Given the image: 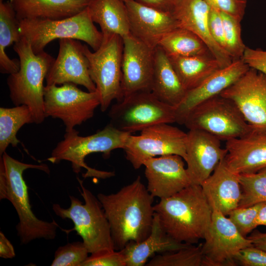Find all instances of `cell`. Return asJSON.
Segmentation results:
<instances>
[{
    "label": "cell",
    "mask_w": 266,
    "mask_h": 266,
    "mask_svg": "<svg viewBox=\"0 0 266 266\" xmlns=\"http://www.w3.org/2000/svg\"><path fill=\"white\" fill-rule=\"evenodd\" d=\"M100 46L94 52L83 45L90 76L96 85L100 110L105 111L113 100L123 99L121 88L123 38L116 34H103Z\"/></svg>",
    "instance_id": "cell-8"
},
{
    "label": "cell",
    "mask_w": 266,
    "mask_h": 266,
    "mask_svg": "<svg viewBox=\"0 0 266 266\" xmlns=\"http://www.w3.org/2000/svg\"><path fill=\"white\" fill-rule=\"evenodd\" d=\"M13 48L19 58L20 68L7 78L10 100L15 106H28L34 123L40 124L45 118L43 82L55 59L44 51L35 54L23 37Z\"/></svg>",
    "instance_id": "cell-4"
},
{
    "label": "cell",
    "mask_w": 266,
    "mask_h": 266,
    "mask_svg": "<svg viewBox=\"0 0 266 266\" xmlns=\"http://www.w3.org/2000/svg\"><path fill=\"white\" fill-rule=\"evenodd\" d=\"M249 68L241 59L233 60L230 65L217 69L197 87L187 91L183 101L175 108L176 123L183 125L192 109L202 102L220 95Z\"/></svg>",
    "instance_id": "cell-20"
},
{
    "label": "cell",
    "mask_w": 266,
    "mask_h": 266,
    "mask_svg": "<svg viewBox=\"0 0 266 266\" xmlns=\"http://www.w3.org/2000/svg\"><path fill=\"white\" fill-rule=\"evenodd\" d=\"M201 186L212 209L216 208L228 216L238 206L242 195L239 174L228 167L224 159Z\"/></svg>",
    "instance_id": "cell-23"
},
{
    "label": "cell",
    "mask_w": 266,
    "mask_h": 266,
    "mask_svg": "<svg viewBox=\"0 0 266 266\" xmlns=\"http://www.w3.org/2000/svg\"><path fill=\"white\" fill-rule=\"evenodd\" d=\"M184 161L179 155H168L144 162L147 189L153 197L166 199L192 184Z\"/></svg>",
    "instance_id": "cell-16"
},
{
    "label": "cell",
    "mask_w": 266,
    "mask_h": 266,
    "mask_svg": "<svg viewBox=\"0 0 266 266\" xmlns=\"http://www.w3.org/2000/svg\"><path fill=\"white\" fill-rule=\"evenodd\" d=\"M129 134L109 124L101 130L86 136L79 135V132L74 129L66 132L64 139L57 144L47 160L53 164L62 160L70 162L73 171L76 174L84 168L86 169L83 174L84 178H109L114 176V172L93 168L86 164L85 159L94 153H102L105 158H109L113 150L123 148Z\"/></svg>",
    "instance_id": "cell-5"
},
{
    "label": "cell",
    "mask_w": 266,
    "mask_h": 266,
    "mask_svg": "<svg viewBox=\"0 0 266 266\" xmlns=\"http://www.w3.org/2000/svg\"><path fill=\"white\" fill-rule=\"evenodd\" d=\"M209 28L214 40L225 51L224 26L221 12L211 7L209 15Z\"/></svg>",
    "instance_id": "cell-41"
},
{
    "label": "cell",
    "mask_w": 266,
    "mask_h": 266,
    "mask_svg": "<svg viewBox=\"0 0 266 266\" xmlns=\"http://www.w3.org/2000/svg\"><path fill=\"white\" fill-rule=\"evenodd\" d=\"M146 6L161 11L172 14L181 0H135Z\"/></svg>",
    "instance_id": "cell-42"
},
{
    "label": "cell",
    "mask_w": 266,
    "mask_h": 266,
    "mask_svg": "<svg viewBox=\"0 0 266 266\" xmlns=\"http://www.w3.org/2000/svg\"><path fill=\"white\" fill-rule=\"evenodd\" d=\"M247 238L250 240L253 246L266 251V233H263L256 230Z\"/></svg>",
    "instance_id": "cell-44"
},
{
    "label": "cell",
    "mask_w": 266,
    "mask_h": 266,
    "mask_svg": "<svg viewBox=\"0 0 266 266\" xmlns=\"http://www.w3.org/2000/svg\"><path fill=\"white\" fill-rule=\"evenodd\" d=\"M220 12L224 26L225 50L233 60L241 59L246 47L241 38V21Z\"/></svg>",
    "instance_id": "cell-34"
},
{
    "label": "cell",
    "mask_w": 266,
    "mask_h": 266,
    "mask_svg": "<svg viewBox=\"0 0 266 266\" xmlns=\"http://www.w3.org/2000/svg\"><path fill=\"white\" fill-rule=\"evenodd\" d=\"M124 1L127 9L131 34L153 49L158 46L166 33L179 27L171 13L159 11L135 0Z\"/></svg>",
    "instance_id": "cell-19"
},
{
    "label": "cell",
    "mask_w": 266,
    "mask_h": 266,
    "mask_svg": "<svg viewBox=\"0 0 266 266\" xmlns=\"http://www.w3.org/2000/svg\"><path fill=\"white\" fill-rule=\"evenodd\" d=\"M151 92L162 101L175 108L181 103L187 92L168 56L159 46L154 50Z\"/></svg>",
    "instance_id": "cell-26"
},
{
    "label": "cell",
    "mask_w": 266,
    "mask_h": 266,
    "mask_svg": "<svg viewBox=\"0 0 266 266\" xmlns=\"http://www.w3.org/2000/svg\"><path fill=\"white\" fill-rule=\"evenodd\" d=\"M29 168L50 173L49 167L44 164L24 163L6 152L0 157V200H8L16 211L19 220L16 230L22 244L36 239H54L59 227L55 221L39 219L33 212L28 187L23 176L24 171Z\"/></svg>",
    "instance_id": "cell-3"
},
{
    "label": "cell",
    "mask_w": 266,
    "mask_h": 266,
    "mask_svg": "<svg viewBox=\"0 0 266 266\" xmlns=\"http://www.w3.org/2000/svg\"><path fill=\"white\" fill-rule=\"evenodd\" d=\"M241 59L250 68L255 69L266 76V50L246 46Z\"/></svg>",
    "instance_id": "cell-40"
},
{
    "label": "cell",
    "mask_w": 266,
    "mask_h": 266,
    "mask_svg": "<svg viewBox=\"0 0 266 266\" xmlns=\"http://www.w3.org/2000/svg\"><path fill=\"white\" fill-rule=\"evenodd\" d=\"M109 124L130 134L161 123L176 122L175 107L158 99L151 92H137L111 107Z\"/></svg>",
    "instance_id": "cell-10"
},
{
    "label": "cell",
    "mask_w": 266,
    "mask_h": 266,
    "mask_svg": "<svg viewBox=\"0 0 266 266\" xmlns=\"http://www.w3.org/2000/svg\"><path fill=\"white\" fill-rule=\"evenodd\" d=\"M189 245L192 244L179 242L169 236L155 212L149 235L141 242H129L121 251L125 256L126 266H142L156 253L175 251Z\"/></svg>",
    "instance_id": "cell-24"
},
{
    "label": "cell",
    "mask_w": 266,
    "mask_h": 266,
    "mask_svg": "<svg viewBox=\"0 0 266 266\" xmlns=\"http://www.w3.org/2000/svg\"><path fill=\"white\" fill-rule=\"evenodd\" d=\"M93 0H9L19 21L59 20L86 9Z\"/></svg>",
    "instance_id": "cell-25"
},
{
    "label": "cell",
    "mask_w": 266,
    "mask_h": 266,
    "mask_svg": "<svg viewBox=\"0 0 266 266\" xmlns=\"http://www.w3.org/2000/svg\"><path fill=\"white\" fill-rule=\"evenodd\" d=\"M262 202L246 207L233 210L228 215L239 233L244 237L251 233L257 226L256 219Z\"/></svg>",
    "instance_id": "cell-36"
},
{
    "label": "cell",
    "mask_w": 266,
    "mask_h": 266,
    "mask_svg": "<svg viewBox=\"0 0 266 266\" xmlns=\"http://www.w3.org/2000/svg\"><path fill=\"white\" fill-rule=\"evenodd\" d=\"M34 123L32 112L26 105L0 108V156L7 147H16L20 142L17 133L25 124Z\"/></svg>",
    "instance_id": "cell-31"
},
{
    "label": "cell",
    "mask_w": 266,
    "mask_h": 266,
    "mask_svg": "<svg viewBox=\"0 0 266 266\" xmlns=\"http://www.w3.org/2000/svg\"><path fill=\"white\" fill-rule=\"evenodd\" d=\"M122 38L123 98L139 92H151L155 49L138 40L131 33Z\"/></svg>",
    "instance_id": "cell-15"
},
{
    "label": "cell",
    "mask_w": 266,
    "mask_h": 266,
    "mask_svg": "<svg viewBox=\"0 0 266 266\" xmlns=\"http://www.w3.org/2000/svg\"><path fill=\"white\" fill-rule=\"evenodd\" d=\"M202 243V266H235V258L243 248L253 245L243 236L229 217L212 208L210 227Z\"/></svg>",
    "instance_id": "cell-13"
},
{
    "label": "cell",
    "mask_w": 266,
    "mask_h": 266,
    "mask_svg": "<svg viewBox=\"0 0 266 266\" xmlns=\"http://www.w3.org/2000/svg\"><path fill=\"white\" fill-rule=\"evenodd\" d=\"M202 243L154 256L146 266H202Z\"/></svg>",
    "instance_id": "cell-32"
},
{
    "label": "cell",
    "mask_w": 266,
    "mask_h": 266,
    "mask_svg": "<svg viewBox=\"0 0 266 266\" xmlns=\"http://www.w3.org/2000/svg\"><path fill=\"white\" fill-rule=\"evenodd\" d=\"M228 167L237 174L256 172L266 167V132L254 130L226 141Z\"/></svg>",
    "instance_id": "cell-21"
},
{
    "label": "cell",
    "mask_w": 266,
    "mask_h": 266,
    "mask_svg": "<svg viewBox=\"0 0 266 266\" xmlns=\"http://www.w3.org/2000/svg\"><path fill=\"white\" fill-rule=\"evenodd\" d=\"M89 252L83 241L69 243L56 251L51 266H82Z\"/></svg>",
    "instance_id": "cell-35"
},
{
    "label": "cell",
    "mask_w": 266,
    "mask_h": 266,
    "mask_svg": "<svg viewBox=\"0 0 266 266\" xmlns=\"http://www.w3.org/2000/svg\"><path fill=\"white\" fill-rule=\"evenodd\" d=\"M82 266H126L121 250H104L91 254Z\"/></svg>",
    "instance_id": "cell-37"
},
{
    "label": "cell",
    "mask_w": 266,
    "mask_h": 266,
    "mask_svg": "<svg viewBox=\"0 0 266 266\" xmlns=\"http://www.w3.org/2000/svg\"><path fill=\"white\" fill-rule=\"evenodd\" d=\"M158 46L168 56L212 55L206 45L198 36L180 27L166 33Z\"/></svg>",
    "instance_id": "cell-30"
},
{
    "label": "cell",
    "mask_w": 266,
    "mask_h": 266,
    "mask_svg": "<svg viewBox=\"0 0 266 266\" xmlns=\"http://www.w3.org/2000/svg\"><path fill=\"white\" fill-rule=\"evenodd\" d=\"M186 169L192 184L200 185L226 156L221 140L205 132L191 130L187 133Z\"/></svg>",
    "instance_id": "cell-18"
},
{
    "label": "cell",
    "mask_w": 266,
    "mask_h": 266,
    "mask_svg": "<svg viewBox=\"0 0 266 266\" xmlns=\"http://www.w3.org/2000/svg\"><path fill=\"white\" fill-rule=\"evenodd\" d=\"M183 125L189 130L202 131L226 141L241 137L252 130L236 104L221 95L195 106Z\"/></svg>",
    "instance_id": "cell-9"
},
{
    "label": "cell",
    "mask_w": 266,
    "mask_h": 266,
    "mask_svg": "<svg viewBox=\"0 0 266 266\" xmlns=\"http://www.w3.org/2000/svg\"><path fill=\"white\" fill-rule=\"evenodd\" d=\"M242 195L239 207L266 202V167L251 173L239 174Z\"/></svg>",
    "instance_id": "cell-33"
},
{
    "label": "cell",
    "mask_w": 266,
    "mask_h": 266,
    "mask_svg": "<svg viewBox=\"0 0 266 266\" xmlns=\"http://www.w3.org/2000/svg\"><path fill=\"white\" fill-rule=\"evenodd\" d=\"M15 256L14 248L4 233L0 232V257L11 259Z\"/></svg>",
    "instance_id": "cell-43"
},
{
    "label": "cell",
    "mask_w": 266,
    "mask_h": 266,
    "mask_svg": "<svg viewBox=\"0 0 266 266\" xmlns=\"http://www.w3.org/2000/svg\"><path fill=\"white\" fill-rule=\"evenodd\" d=\"M210 7L203 0H181L172 14L179 26L198 36L206 45L222 67L230 65L233 60L213 39L209 28Z\"/></svg>",
    "instance_id": "cell-22"
},
{
    "label": "cell",
    "mask_w": 266,
    "mask_h": 266,
    "mask_svg": "<svg viewBox=\"0 0 266 266\" xmlns=\"http://www.w3.org/2000/svg\"><path fill=\"white\" fill-rule=\"evenodd\" d=\"M220 95L232 100L253 130L266 132V76L250 68Z\"/></svg>",
    "instance_id": "cell-14"
},
{
    "label": "cell",
    "mask_w": 266,
    "mask_h": 266,
    "mask_svg": "<svg viewBox=\"0 0 266 266\" xmlns=\"http://www.w3.org/2000/svg\"><path fill=\"white\" fill-rule=\"evenodd\" d=\"M210 7L227 13L241 21L244 17L247 0H203Z\"/></svg>",
    "instance_id": "cell-38"
},
{
    "label": "cell",
    "mask_w": 266,
    "mask_h": 266,
    "mask_svg": "<svg viewBox=\"0 0 266 266\" xmlns=\"http://www.w3.org/2000/svg\"><path fill=\"white\" fill-rule=\"evenodd\" d=\"M155 213L166 233L179 242L188 244L204 239L212 209L200 185L191 184L154 205Z\"/></svg>",
    "instance_id": "cell-2"
},
{
    "label": "cell",
    "mask_w": 266,
    "mask_h": 266,
    "mask_svg": "<svg viewBox=\"0 0 266 266\" xmlns=\"http://www.w3.org/2000/svg\"><path fill=\"white\" fill-rule=\"evenodd\" d=\"M19 30L35 54L44 51L52 41L64 38L84 41L96 51L100 46L103 37L102 32L95 26L87 7L77 14L62 19L21 20Z\"/></svg>",
    "instance_id": "cell-7"
},
{
    "label": "cell",
    "mask_w": 266,
    "mask_h": 266,
    "mask_svg": "<svg viewBox=\"0 0 266 266\" xmlns=\"http://www.w3.org/2000/svg\"><path fill=\"white\" fill-rule=\"evenodd\" d=\"M256 225L257 227L258 226H266V202H262L257 217Z\"/></svg>",
    "instance_id": "cell-45"
},
{
    "label": "cell",
    "mask_w": 266,
    "mask_h": 266,
    "mask_svg": "<svg viewBox=\"0 0 266 266\" xmlns=\"http://www.w3.org/2000/svg\"><path fill=\"white\" fill-rule=\"evenodd\" d=\"M108 221L114 249L119 251L131 241L139 242L150 234L155 211L154 197L137 177L115 193H99Z\"/></svg>",
    "instance_id": "cell-1"
},
{
    "label": "cell",
    "mask_w": 266,
    "mask_h": 266,
    "mask_svg": "<svg viewBox=\"0 0 266 266\" xmlns=\"http://www.w3.org/2000/svg\"><path fill=\"white\" fill-rule=\"evenodd\" d=\"M46 85L71 83L85 87L89 92L96 87L89 73L87 59L83 53V45L78 40L59 39L58 56L45 78Z\"/></svg>",
    "instance_id": "cell-17"
},
{
    "label": "cell",
    "mask_w": 266,
    "mask_h": 266,
    "mask_svg": "<svg viewBox=\"0 0 266 266\" xmlns=\"http://www.w3.org/2000/svg\"><path fill=\"white\" fill-rule=\"evenodd\" d=\"M187 133L167 123L148 127L138 135L130 134L123 148L127 160L135 169L147 159L168 155L186 158Z\"/></svg>",
    "instance_id": "cell-12"
},
{
    "label": "cell",
    "mask_w": 266,
    "mask_h": 266,
    "mask_svg": "<svg viewBox=\"0 0 266 266\" xmlns=\"http://www.w3.org/2000/svg\"><path fill=\"white\" fill-rule=\"evenodd\" d=\"M19 21L8 0H0V71L3 74H12L18 71L20 61L11 59L6 53V48L18 42L22 38L19 30Z\"/></svg>",
    "instance_id": "cell-29"
},
{
    "label": "cell",
    "mask_w": 266,
    "mask_h": 266,
    "mask_svg": "<svg viewBox=\"0 0 266 266\" xmlns=\"http://www.w3.org/2000/svg\"><path fill=\"white\" fill-rule=\"evenodd\" d=\"M236 265L266 266V251L253 245L241 250L235 258Z\"/></svg>",
    "instance_id": "cell-39"
},
{
    "label": "cell",
    "mask_w": 266,
    "mask_h": 266,
    "mask_svg": "<svg viewBox=\"0 0 266 266\" xmlns=\"http://www.w3.org/2000/svg\"><path fill=\"white\" fill-rule=\"evenodd\" d=\"M77 179L84 203L74 196L69 195V207L64 208L55 203L52 205V210L59 217L72 221L73 228L64 231L68 233L75 231L82 238L89 253L115 250L110 226L100 202L83 185L82 181L78 178Z\"/></svg>",
    "instance_id": "cell-6"
},
{
    "label": "cell",
    "mask_w": 266,
    "mask_h": 266,
    "mask_svg": "<svg viewBox=\"0 0 266 266\" xmlns=\"http://www.w3.org/2000/svg\"><path fill=\"white\" fill-rule=\"evenodd\" d=\"M100 105V97L97 91L84 92L73 83L44 87L45 118L61 119L65 126L66 132L73 130L76 126L93 117L95 109Z\"/></svg>",
    "instance_id": "cell-11"
},
{
    "label": "cell",
    "mask_w": 266,
    "mask_h": 266,
    "mask_svg": "<svg viewBox=\"0 0 266 266\" xmlns=\"http://www.w3.org/2000/svg\"><path fill=\"white\" fill-rule=\"evenodd\" d=\"M90 17L103 34H116L122 38L130 33L126 6L123 0H93L87 7Z\"/></svg>",
    "instance_id": "cell-27"
},
{
    "label": "cell",
    "mask_w": 266,
    "mask_h": 266,
    "mask_svg": "<svg viewBox=\"0 0 266 266\" xmlns=\"http://www.w3.org/2000/svg\"><path fill=\"white\" fill-rule=\"evenodd\" d=\"M167 56L182 84L187 91L197 87L210 74L222 68L211 54Z\"/></svg>",
    "instance_id": "cell-28"
},
{
    "label": "cell",
    "mask_w": 266,
    "mask_h": 266,
    "mask_svg": "<svg viewBox=\"0 0 266 266\" xmlns=\"http://www.w3.org/2000/svg\"></svg>",
    "instance_id": "cell-46"
}]
</instances>
